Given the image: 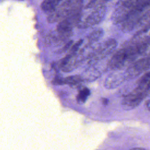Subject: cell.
I'll return each mask as SVG.
<instances>
[{
  "label": "cell",
  "instance_id": "obj_15",
  "mask_svg": "<svg viewBox=\"0 0 150 150\" xmlns=\"http://www.w3.org/2000/svg\"><path fill=\"white\" fill-rule=\"evenodd\" d=\"M83 43V40L82 39H80L78 41H77L71 47L70 49V52L71 53H76L78 51V50L80 48V46L82 45V43Z\"/></svg>",
  "mask_w": 150,
  "mask_h": 150
},
{
  "label": "cell",
  "instance_id": "obj_16",
  "mask_svg": "<svg viewBox=\"0 0 150 150\" xmlns=\"http://www.w3.org/2000/svg\"><path fill=\"white\" fill-rule=\"evenodd\" d=\"M145 107L148 110H150V99L148 100L145 102Z\"/></svg>",
  "mask_w": 150,
  "mask_h": 150
},
{
  "label": "cell",
  "instance_id": "obj_18",
  "mask_svg": "<svg viewBox=\"0 0 150 150\" xmlns=\"http://www.w3.org/2000/svg\"><path fill=\"white\" fill-rule=\"evenodd\" d=\"M112 1V0H103V2H106V1Z\"/></svg>",
  "mask_w": 150,
  "mask_h": 150
},
{
  "label": "cell",
  "instance_id": "obj_19",
  "mask_svg": "<svg viewBox=\"0 0 150 150\" xmlns=\"http://www.w3.org/2000/svg\"><path fill=\"white\" fill-rule=\"evenodd\" d=\"M19 1H22V0H19Z\"/></svg>",
  "mask_w": 150,
  "mask_h": 150
},
{
  "label": "cell",
  "instance_id": "obj_11",
  "mask_svg": "<svg viewBox=\"0 0 150 150\" xmlns=\"http://www.w3.org/2000/svg\"><path fill=\"white\" fill-rule=\"evenodd\" d=\"M104 31L101 28L96 29L94 31L91 32L87 36V45H91L92 43L98 40L103 35Z\"/></svg>",
  "mask_w": 150,
  "mask_h": 150
},
{
  "label": "cell",
  "instance_id": "obj_17",
  "mask_svg": "<svg viewBox=\"0 0 150 150\" xmlns=\"http://www.w3.org/2000/svg\"><path fill=\"white\" fill-rule=\"evenodd\" d=\"M130 150H145V149L142 148H132Z\"/></svg>",
  "mask_w": 150,
  "mask_h": 150
},
{
  "label": "cell",
  "instance_id": "obj_12",
  "mask_svg": "<svg viewBox=\"0 0 150 150\" xmlns=\"http://www.w3.org/2000/svg\"><path fill=\"white\" fill-rule=\"evenodd\" d=\"M137 86L150 90V71L144 73L138 80Z\"/></svg>",
  "mask_w": 150,
  "mask_h": 150
},
{
  "label": "cell",
  "instance_id": "obj_10",
  "mask_svg": "<svg viewBox=\"0 0 150 150\" xmlns=\"http://www.w3.org/2000/svg\"><path fill=\"white\" fill-rule=\"evenodd\" d=\"M62 0H43L41 4V8L44 12H51L59 5Z\"/></svg>",
  "mask_w": 150,
  "mask_h": 150
},
{
  "label": "cell",
  "instance_id": "obj_3",
  "mask_svg": "<svg viewBox=\"0 0 150 150\" xmlns=\"http://www.w3.org/2000/svg\"><path fill=\"white\" fill-rule=\"evenodd\" d=\"M82 5L81 0H66L52 12L49 13L47 20L49 22H55L67 17L80 12Z\"/></svg>",
  "mask_w": 150,
  "mask_h": 150
},
{
  "label": "cell",
  "instance_id": "obj_2",
  "mask_svg": "<svg viewBox=\"0 0 150 150\" xmlns=\"http://www.w3.org/2000/svg\"><path fill=\"white\" fill-rule=\"evenodd\" d=\"M149 9L150 0H119L112 15V22L120 24L130 15L142 13Z\"/></svg>",
  "mask_w": 150,
  "mask_h": 150
},
{
  "label": "cell",
  "instance_id": "obj_8",
  "mask_svg": "<svg viewBox=\"0 0 150 150\" xmlns=\"http://www.w3.org/2000/svg\"><path fill=\"white\" fill-rule=\"evenodd\" d=\"M124 80H125L123 73H112L107 77L104 86L105 88L108 89L114 88L118 86Z\"/></svg>",
  "mask_w": 150,
  "mask_h": 150
},
{
  "label": "cell",
  "instance_id": "obj_14",
  "mask_svg": "<svg viewBox=\"0 0 150 150\" xmlns=\"http://www.w3.org/2000/svg\"><path fill=\"white\" fill-rule=\"evenodd\" d=\"M150 24V9L146 11L140 18L137 28L145 27Z\"/></svg>",
  "mask_w": 150,
  "mask_h": 150
},
{
  "label": "cell",
  "instance_id": "obj_13",
  "mask_svg": "<svg viewBox=\"0 0 150 150\" xmlns=\"http://www.w3.org/2000/svg\"><path fill=\"white\" fill-rule=\"evenodd\" d=\"M90 94V91L88 88L84 87L81 89L77 96V103L79 104H83L85 103L87 97L89 96Z\"/></svg>",
  "mask_w": 150,
  "mask_h": 150
},
{
  "label": "cell",
  "instance_id": "obj_5",
  "mask_svg": "<svg viewBox=\"0 0 150 150\" xmlns=\"http://www.w3.org/2000/svg\"><path fill=\"white\" fill-rule=\"evenodd\" d=\"M150 68V56L139 59L131 64L124 72L125 80L135 78Z\"/></svg>",
  "mask_w": 150,
  "mask_h": 150
},
{
  "label": "cell",
  "instance_id": "obj_9",
  "mask_svg": "<svg viewBox=\"0 0 150 150\" xmlns=\"http://www.w3.org/2000/svg\"><path fill=\"white\" fill-rule=\"evenodd\" d=\"M82 77L79 75H74L69 76L65 78L57 77L54 79L52 82L54 85H63L69 84L74 86L80 83L82 81Z\"/></svg>",
  "mask_w": 150,
  "mask_h": 150
},
{
  "label": "cell",
  "instance_id": "obj_7",
  "mask_svg": "<svg viewBox=\"0 0 150 150\" xmlns=\"http://www.w3.org/2000/svg\"><path fill=\"white\" fill-rule=\"evenodd\" d=\"M106 12V8L102 5L96 8L84 20L81 22L79 27L82 29H86L95 26L101 22L104 19Z\"/></svg>",
  "mask_w": 150,
  "mask_h": 150
},
{
  "label": "cell",
  "instance_id": "obj_1",
  "mask_svg": "<svg viewBox=\"0 0 150 150\" xmlns=\"http://www.w3.org/2000/svg\"><path fill=\"white\" fill-rule=\"evenodd\" d=\"M149 46L148 44L129 41L112 56L109 62L110 67L114 70H118L132 64L137 58L147 52Z\"/></svg>",
  "mask_w": 150,
  "mask_h": 150
},
{
  "label": "cell",
  "instance_id": "obj_6",
  "mask_svg": "<svg viewBox=\"0 0 150 150\" xmlns=\"http://www.w3.org/2000/svg\"><path fill=\"white\" fill-rule=\"evenodd\" d=\"M117 45V42L115 39H110L105 41L97 49L94 51L90 59L91 63L106 57L114 50Z\"/></svg>",
  "mask_w": 150,
  "mask_h": 150
},
{
  "label": "cell",
  "instance_id": "obj_4",
  "mask_svg": "<svg viewBox=\"0 0 150 150\" xmlns=\"http://www.w3.org/2000/svg\"><path fill=\"white\" fill-rule=\"evenodd\" d=\"M149 91V90L137 86L123 98L122 105L124 108L131 110L137 107L147 96Z\"/></svg>",
  "mask_w": 150,
  "mask_h": 150
}]
</instances>
